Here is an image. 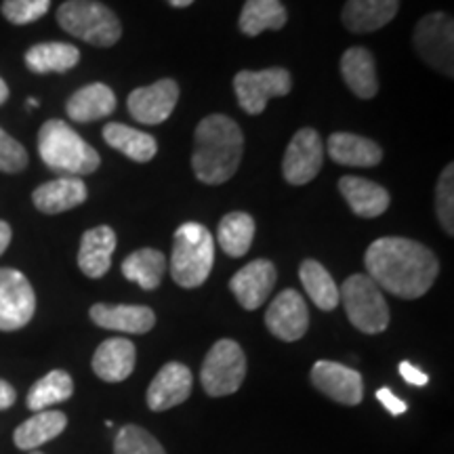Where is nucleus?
<instances>
[{
    "mask_svg": "<svg viewBox=\"0 0 454 454\" xmlns=\"http://www.w3.org/2000/svg\"><path fill=\"white\" fill-rule=\"evenodd\" d=\"M27 106H30V107H36V106H38V101H36V99H27Z\"/></svg>",
    "mask_w": 454,
    "mask_h": 454,
    "instance_id": "c03bdc74",
    "label": "nucleus"
},
{
    "mask_svg": "<svg viewBox=\"0 0 454 454\" xmlns=\"http://www.w3.org/2000/svg\"><path fill=\"white\" fill-rule=\"evenodd\" d=\"M114 454H167L150 431L137 427V425H127L118 431L114 440Z\"/></svg>",
    "mask_w": 454,
    "mask_h": 454,
    "instance_id": "72a5a7b5",
    "label": "nucleus"
},
{
    "mask_svg": "<svg viewBox=\"0 0 454 454\" xmlns=\"http://www.w3.org/2000/svg\"><path fill=\"white\" fill-rule=\"evenodd\" d=\"M293 78L284 67H268L261 72H238L234 78V90L238 104L244 112L261 114L270 99L284 98L291 93Z\"/></svg>",
    "mask_w": 454,
    "mask_h": 454,
    "instance_id": "1a4fd4ad",
    "label": "nucleus"
},
{
    "mask_svg": "<svg viewBox=\"0 0 454 454\" xmlns=\"http://www.w3.org/2000/svg\"><path fill=\"white\" fill-rule=\"evenodd\" d=\"M67 417L59 411H43L36 412L15 429L13 440L20 450H36L47 442L55 440L61 431L66 429Z\"/></svg>",
    "mask_w": 454,
    "mask_h": 454,
    "instance_id": "a878e982",
    "label": "nucleus"
},
{
    "mask_svg": "<svg viewBox=\"0 0 454 454\" xmlns=\"http://www.w3.org/2000/svg\"><path fill=\"white\" fill-rule=\"evenodd\" d=\"M51 0H4L3 11L4 20L13 26H27L47 15Z\"/></svg>",
    "mask_w": 454,
    "mask_h": 454,
    "instance_id": "c9c22d12",
    "label": "nucleus"
},
{
    "mask_svg": "<svg viewBox=\"0 0 454 454\" xmlns=\"http://www.w3.org/2000/svg\"><path fill=\"white\" fill-rule=\"evenodd\" d=\"M311 383L331 400L345 406L360 404L362 397H364L362 374L354 368L339 364V362H316L314 368H311Z\"/></svg>",
    "mask_w": 454,
    "mask_h": 454,
    "instance_id": "ddd939ff",
    "label": "nucleus"
},
{
    "mask_svg": "<svg viewBox=\"0 0 454 454\" xmlns=\"http://www.w3.org/2000/svg\"><path fill=\"white\" fill-rule=\"evenodd\" d=\"M192 394V372L185 364L179 362H168L160 368L154 381L147 389V406L154 412L168 411L190 397Z\"/></svg>",
    "mask_w": 454,
    "mask_h": 454,
    "instance_id": "dca6fc26",
    "label": "nucleus"
},
{
    "mask_svg": "<svg viewBox=\"0 0 454 454\" xmlns=\"http://www.w3.org/2000/svg\"><path fill=\"white\" fill-rule=\"evenodd\" d=\"M414 49L425 64L452 78L454 74V21L450 15L429 13L417 24L412 36Z\"/></svg>",
    "mask_w": 454,
    "mask_h": 454,
    "instance_id": "6e6552de",
    "label": "nucleus"
},
{
    "mask_svg": "<svg viewBox=\"0 0 454 454\" xmlns=\"http://www.w3.org/2000/svg\"><path fill=\"white\" fill-rule=\"evenodd\" d=\"M215 263V242L211 231L200 223H184L175 231L170 254V276L184 288H198L211 276Z\"/></svg>",
    "mask_w": 454,
    "mask_h": 454,
    "instance_id": "20e7f679",
    "label": "nucleus"
},
{
    "mask_svg": "<svg viewBox=\"0 0 454 454\" xmlns=\"http://www.w3.org/2000/svg\"><path fill=\"white\" fill-rule=\"evenodd\" d=\"M167 257L156 248H139L122 261V276L130 282H137L144 291H154L160 286Z\"/></svg>",
    "mask_w": 454,
    "mask_h": 454,
    "instance_id": "c756f323",
    "label": "nucleus"
},
{
    "mask_svg": "<svg viewBox=\"0 0 454 454\" xmlns=\"http://www.w3.org/2000/svg\"><path fill=\"white\" fill-rule=\"evenodd\" d=\"M27 167L26 147L0 129V170L3 173H21Z\"/></svg>",
    "mask_w": 454,
    "mask_h": 454,
    "instance_id": "e433bc0d",
    "label": "nucleus"
},
{
    "mask_svg": "<svg viewBox=\"0 0 454 454\" xmlns=\"http://www.w3.org/2000/svg\"><path fill=\"white\" fill-rule=\"evenodd\" d=\"M11 238H13V231H11V225L7 223V221H0V257H3V253L9 248Z\"/></svg>",
    "mask_w": 454,
    "mask_h": 454,
    "instance_id": "a19ab883",
    "label": "nucleus"
},
{
    "mask_svg": "<svg viewBox=\"0 0 454 454\" xmlns=\"http://www.w3.org/2000/svg\"><path fill=\"white\" fill-rule=\"evenodd\" d=\"M276 286V268L268 259L244 265L230 280V288L244 309H259Z\"/></svg>",
    "mask_w": 454,
    "mask_h": 454,
    "instance_id": "2eb2a0df",
    "label": "nucleus"
},
{
    "mask_svg": "<svg viewBox=\"0 0 454 454\" xmlns=\"http://www.w3.org/2000/svg\"><path fill=\"white\" fill-rule=\"evenodd\" d=\"M66 110L74 122L99 121L116 110V95L104 82L87 84L67 99Z\"/></svg>",
    "mask_w": 454,
    "mask_h": 454,
    "instance_id": "b1692460",
    "label": "nucleus"
},
{
    "mask_svg": "<svg viewBox=\"0 0 454 454\" xmlns=\"http://www.w3.org/2000/svg\"><path fill=\"white\" fill-rule=\"evenodd\" d=\"M78 61H81V51L67 43L34 44L26 53V66L34 74H64L76 67Z\"/></svg>",
    "mask_w": 454,
    "mask_h": 454,
    "instance_id": "cd10ccee",
    "label": "nucleus"
},
{
    "mask_svg": "<svg viewBox=\"0 0 454 454\" xmlns=\"http://www.w3.org/2000/svg\"><path fill=\"white\" fill-rule=\"evenodd\" d=\"M299 278L305 293L316 303V308H320L322 311H333L340 303L339 286L334 284L333 276L328 274L322 263H317L314 259L303 261L299 270Z\"/></svg>",
    "mask_w": 454,
    "mask_h": 454,
    "instance_id": "7c9ffc66",
    "label": "nucleus"
},
{
    "mask_svg": "<svg viewBox=\"0 0 454 454\" xmlns=\"http://www.w3.org/2000/svg\"><path fill=\"white\" fill-rule=\"evenodd\" d=\"M106 144L130 158L133 162H150L156 156L158 144L150 133L130 129L127 124L110 122L104 127Z\"/></svg>",
    "mask_w": 454,
    "mask_h": 454,
    "instance_id": "bb28decb",
    "label": "nucleus"
},
{
    "mask_svg": "<svg viewBox=\"0 0 454 454\" xmlns=\"http://www.w3.org/2000/svg\"><path fill=\"white\" fill-rule=\"evenodd\" d=\"M167 3L170 4V7H177V9H185V7H190L192 3H194V0H167Z\"/></svg>",
    "mask_w": 454,
    "mask_h": 454,
    "instance_id": "37998d69",
    "label": "nucleus"
},
{
    "mask_svg": "<svg viewBox=\"0 0 454 454\" xmlns=\"http://www.w3.org/2000/svg\"><path fill=\"white\" fill-rule=\"evenodd\" d=\"M325 164V144L316 129H301L286 147L282 173L291 185H305L317 177Z\"/></svg>",
    "mask_w": 454,
    "mask_h": 454,
    "instance_id": "9b49d317",
    "label": "nucleus"
},
{
    "mask_svg": "<svg viewBox=\"0 0 454 454\" xmlns=\"http://www.w3.org/2000/svg\"><path fill=\"white\" fill-rule=\"evenodd\" d=\"M265 325L274 337L288 340H299L309 328V311L305 299L297 291L286 288L271 301L265 314Z\"/></svg>",
    "mask_w": 454,
    "mask_h": 454,
    "instance_id": "4468645a",
    "label": "nucleus"
},
{
    "mask_svg": "<svg viewBox=\"0 0 454 454\" xmlns=\"http://www.w3.org/2000/svg\"><path fill=\"white\" fill-rule=\"evenodd\" d=\"M340 74L351 89V93L360 99H372L379 93V78L374 57L364 47L348 49L340 57Z\"/></svg>",
    "mask_w": 454,
    "mask_h": 454,
    "instance_id": "5701e85b",
    "label": "nucleus"
},
{
    "mask_svg": "<svg viewBox=\"0 0 454 454\" xmlns=\"http://www.w3.org/2000/svg\"><path fill=\"white\" fill-rule=\"evenodd\" d=\"M15 400H17V394L13 385H9L7 381L0 379V411H7V408L15 404Z\"/></svg>",
    "mask_w": 454,
    "mask_h": 454,
    "instance_id": "ea45409f",
    "label": "nucleus"
},
{
    "mask_svg": "<svg viewBox=\"0 0 454 454\" xmlns=\"http://www.w3.org/2000/svg\"><path fill=\"white\" fill-rule=\"evenodd\" d=\"M244 152V135L236 121L213 114L200 121L194 135L192 168L207 185H221L236 175Z\"/></svg>",
    "mask_w": 454,
    "mask_h": 454,
    "instance_id": "f03ea898",
    "label": "nucleus"
},
{
    "mask_svg": "<svg viewBox=\"0 0 454 454\" xmlns=\"http://www.w3.org/2000/svg\"><path fill=\"white\" fill-rule=\"evenodd\" d=\"M30 454H43V452H30Z\"/></svg>",
    "mask_w": 454,
    "mask_h": 454,
    "instance_id": "a18cd8bd",
    "label": "nucleus"
},
{
    "mask_svg": "<svg viewBox=\"0 0 454 454\" xmlns=\"http://www.w3.org/2000/svg\"><path fill=\"white\" fill-rule=\"evenodd\" d=\"M364 265L379 288L402 299H419L438 278V257L408 238H379L368 247Z\"/></svg>",
    "mask_w": 454,
    "mask_h": 454,
    "instance_id": "f257e3e1",
    "label": "nucleus"
},
{
    "mask_svg": "<svg viewBox=\"0 0 454 454\" xmlns=\"http://www.w3.org/2000/svg\"><path fill=\"white\" fill-rule=\"evenodd\" d=\"M57 21L70 36L93 47H112L122 36L121 20L98 0H67L57 11Z\"/></svg>",
    "mask_w": 454,
    "mask_h": 454,
    "instance_id": "39448f33",
    "label": "nucleus"
},
{
    "mask_svg": "<svg viewBox=\"0 0 454 454\" xmlns=\"http://www.w3.org/2000/svg\"><path fill=\"white\" fill-rule=\"evenodd\" d=\"M135 345L129 339L112 337L99 345L93 356V371L101 381L121 383L127 381L135 368Z\"/></svg>",
    "mask_w": 454,
    "mask_h": 454,
    "instance_id": "6ab92c4d",
    "label": "nucleus"
},
{
    "mask_svg": "<svg viewBox=\"0 0 454 454\" xmlns=\"http://www.w3.org/2000/svg\"><path fill=\"white\" fill-rule=\"evenodd\" d=\"M90 320L107 331L127 334H145L156 325V314L145 305H107L98 303L90 308Z\"/></svg>",
    "mask_w": 454,
    "mask_h": 454,
    "instance_id": "f3484780",
    "label": "nucleus"
},
{
    "mask_svg": "<svg viewBox=\"0 0 454 454\" xmlns=\"http://www.w3.org/2000/svg\"><path fill=\"white\" fill-rule=\"evenodd\" d=\"M38 154L61 177H82L99 168L101 158L93 145L64 121H47L38 133Z\"/></svg>",
    "mask_w": 454,
    "mask_h": 454,
    "instance_id": "7ed1b4c3",
    "label": "nucleus"
},
{
    "mask_svg": "<svg viewBox=\"0 0 454 454\" xmlns=\"http://www.w3.org/2000/svg\"><path fill=\"white\" fill-rule=\"evenodd\" d=\"M87 185L78 177H59L36 187L32 202L44 215H59L81 207L87 200Z\"/></svg>",
    "mask_w": 454,
    "mask_h": 454,
    "instance_id": "412c9836",
    "label": "nucleus"
},
{
    "mask_svg": "<svg viewBox=\"0 0 454 454\" xmlns=\"http://www.w3.org/2000/svg\"><path fill=\"white\" fill-rule=\"evenodd\" d=\"M328 156L343 167H377L383 158V150L374 141L354 133H334L328 137Z\"/></svg>",
    "mask_w": 454,
    "mask_h": 454,
    "instance_id": "393cba45",
    "label": "nucleus"
},
{
    "mask_svg": "<svg viewBox=\"0 0 454 454\" xmlns=\"http://www.w3.org/2000/svg\"><path fill=\"white\" fill-rule=\"evenodd\" d=\"M400 374L406 383L417 385V387H423V385L429 383V377L423 371H419L417 366H412L411 362H402L400 364Z\"/></svg>",
    "mask_w": 454,
    "mask_h": 454,
    "instance_id": "58836bf2",
    "label": "nucleus"
},
{
    "mask_svg": "<svg viewBox=\"0 0 454 454\" xmlns=\"http://www.w3.org/2000/svg\"><path fill=\"white\" fill-rule=\"evenodd\" d=\"M288 13L280 0H247L240 13V32L247 36H259L265 30H282Z\"/></svg>",
    "mask_w": 454,
    "mask_h": 454,
    "instance_id": "c85d7f7f",
    "label": "nucleus"
},
{
    "mask_svg": "<svg viewBox=\"0 0 454 454\" xmlns=\"http://www.w3.org/2000/svg\"><path fill=\"white\" fill-rule=\"evenodd\" d=\"M377 400L381 402V404L387 408L391 414H404L408 411L406 402L400 400V397H397L394 391L387 389V387H381L377 391Z\"/></svg>",
    "mask_w": 454,
    "mask_h": 454,
    "instance_id": "4c0bfd02",
    "label": "nucleus"
},
{
    "mask_svg": "<svg viewBox=\"0 0 454 454\" xmlns=\"http://www.w3.org/2000/svg\"><path fill=\"white\" fill-rule=\"evenodd\" d=\"M114 251H116V234H114L112 227H93L82 234L78 268L89 278H104L112 268Z\"/></svg>",
    "mask_w": 454,
    "mask_h": 454,
    "instance_id": "4be33fe9",
    "label": "nucleus"
},
{
    "mask_svg": "<svg viewBox=\"0 0 454 454\" xmlns=\"http://www.w3.org/2000/svg\"><path fill=\"white\" fill-rule=\"evenodd\" d=\"M247 377V357L236 340L221 339L213 345L200 371L202 387L208 395L221 397L240 389Z\"/></svg>",
    "mask_w": 454,
    "mask_h": 454,
    "instance_id": "0eeeda50",
    "label": "nucleus"
},
{
    "mask_svg": "<svg viewBox=\"0 0 454 454\" xmlns=\"http://www.w3.org/2000/svg\"><path fill=\"white\" fill-rule=\"evenodd\" d=\"M217 240L230 257H244L254 240V219L248 213H227L219 223Z\"/></svg>",
    "mask_w": 454,
    "mask_h": 454,
    "instance_id": "473e14b6",
    "label": "nucleus"
},
{
    "mask_svg": "<svg viewBox=\"0 0 454 454\" xmlns=\"http://www.w3.org/2000/svg\"><path fill=\"white\" fill-rule=\"evenodd\" d=\"M400 0H348L340 13L343 26L354 34L377 32L397 15Z\"/></svg>",
    "mask_w": 454,
    "mask_h": 454,
    "instance_id": "aec40b11",
    "label": "nucleus"
},
{
    "mask_svg": "<svg viewBox=\"0 0 454 454\" xmlns=\"http://www.w3.org/2000/svg\"><path fill=\"white\" fill-rule=\"evenodd\" d=\"M36 311V294L21 271L0 268V331L13 333L30 325Z\"/></svg>",
    "mask_w": 454,
    "mask_h": 454,
    "instance_id": "9d476101",
    "label": "nucleus"
},
{
    "mask_svg": "<svg viewBox=\"0 0 454 454\" xmlns=\"http://www.w3.org/2000/svg\"><path fill=\"white\" fill-rule=\"evenodd\" d=\"M179 101V84L173 78H162L150 87L135 89L129 95V114L141 124H160L173 114Z\"/></svg>",
    "mask_w": 454,
    "mask_h": 454,
    "instance_id": "f8f14e48",
    "label": "nucleus"
},
{
    "mask_svg": "<svg viewBox=\"0 0 454 454\" xmlns=\"http://www.w3.org/2000/svg\"><path fill=\"white\" fill-rule=\"evenodd\" d=\"M435 211H438V219L448 236H454V167H448L442 170L438 187H435Z\"/></svg>",
    "mask_w": 454,
    "mask_h": 454,
    "instance_id": "f704fd0d",
    "label": "nucleus"
},
{
    "mask_svg": "<svg viewBox=\"0 0 454 454\" xmlns=\"http://www.w3.org/2000/svg\"><path fill=\"white\" fill-rule=\"evenodd\" d=\"M339 190L340 194H343L345 202L349 204V208L357 215V217H381V215L389 208V192L371 179L348 175V177L339 179Z\"/></svg>",
    "mask_w": 454,
    "mask_h": 454,
    "instance_id": "a211bd4d",
    "label": "nucleus"
},
{
    "mask_svg": "<svg viewBox=\"0 0 454 454\" xmlns=\"http://www.w3.org/2000/svg\"><path fill=\"white\" fill-rule=\"evenodd\" d=\"M7 99H9V87H7V82L0 78V106H3Z\"/></svg>",
    "mask_w": 454,
    "mask_h": 454,
    "instance_id": "79ce46f5",
    "label": "nucleus"
},
{
    "mask_svg": "<svg viewBox=\"0 0 454 454\" xmlns=\"http://www.w3.org/2000/svg\"><path fill=\"white\" fill-rule=\"evenodd\" d=\"M339 297L345 305V314L357 331L379 334L389 326V308L381 288L366 274H354L340 286Z\"/></svg>",
    "mask_w": 454,
    "mask_h": 454,
    "instance_id": "423d86ee",
    "label": "nucleus"
},
{
    "mask_svg": "<svg viewBox=\"0 0 454 454\" xmlns=\"http://www.w3.org/2000/svg\"><path fill=\"white\" fill-rule=\"evenodd\" d=\"M74 394V381L66 371H51L44 374L41 381L32 385V389L27 391L26 406L32 412H43L49 406L59 404V402L70 400Z\"/></svg>",
    "mask_w": 454,
    "mask_h": 454,
    "instance_id": "2f4dec72",
    "label": "nucleus"
}]
</instances>
